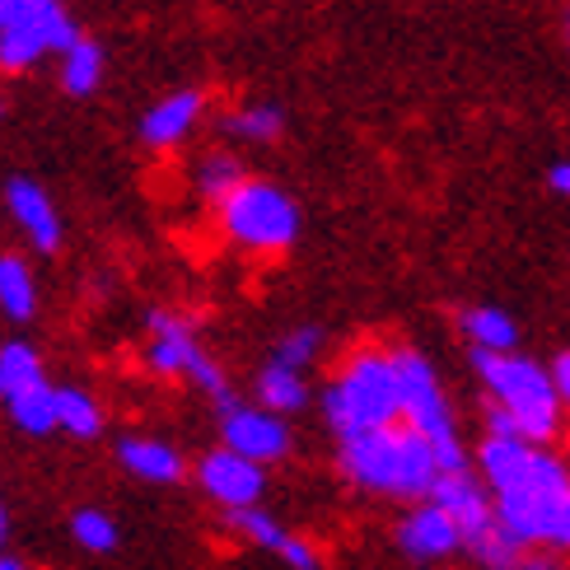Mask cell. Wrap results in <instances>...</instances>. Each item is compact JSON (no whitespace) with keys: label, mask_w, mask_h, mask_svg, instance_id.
Segmentation results:
<instances>
[{"label":"cell","mask_w":570,"mask_h":570,"mask_svg":"<svg viewBox=\"0 0 570 570\" xmlns=\"http://www.w3.org/2000/svg\"><path fill=\"white\" fill-rule=\"evenodd\" d=\"M66 538L76 542V552H85V557H112L122 548V524H117L104 505H80L66 519Z\"/></svg>","instance_id":"obj_23"},{"label":"cell","mask_w":570,"mask_h":570,"mask_svg":"<svg viewBox=\"0 0 570 570\" xmlns=\"http://www.w3.org/2000/svg\"><path fill=\"white\" fill-rule=\"evenodd\" d=\"M529 570H570V566H561V561H552L548 552H533V557H529Z\"/></svg>","instance_id":"obj_32"},{"label":"cell","mask_w":570,"mask_h":570,"mask_svg":"<svg viewBox=\"0 0 570 570\" xmlns=\"http://www.w3.org/2000/svg\"><path fill=\"white\" fill-rule=\"evenodd\" d=\"M38 384H47L42 351L33 342H23V337L0 342V407H6L10 397H19V393L38 389Z\"/></svg>","instance_id":"obj_22"},{"label":"cell","mask_w":570,"mask_h":570,"mask_svg":"<svg viewBox=\"0 0 570 570\" xmlns=\"http://www.w3.org/2000/svg\"><path fill=\"white\" fill-rule=\"evenodd\" d=\"M253 402L291 421L314 402V389H308V374H299L291 365H276V361H263L253 374Z\"/></svg>","instance_id":"obj_17"},{"label":"cell","mask_w":570,"mask_h":570,"mask_svg":"<svg viewBox=\"0 0 570 570\" xmlns=\"http://www.w3.org/2000/svg\"><path fill=\"white\" fill-rule=\"evenodd\" d=\"M10 529H14V524H10V505L0 501V552L10 548Z\"/></svg>","instance_id":"obj_33"},{"label":"cell","mask_w":570,"mask_h":570,"mask_svg":"<svg viewBox=\"0 0 570 570\" xmlns=\"http://www.w3.org/2000/svg\"><path fill=\"white\" fill-rule=\"evenodd\" d=\"M552 384H557V393H561V407L570 412V351H561L557 361H552Z\"/></svg>","instance_id":"obj_29"},{"label":"cell","mask_w":570,"mask_h":570,"mask_svg":"<svg viewBox=\"0 0 570 570\" xmlns=\"http://www.w3.org/2000/svg\"><path fill=\"white\" fill-rule=\"evenodd\" d=\"M57 416H61V435L70 440H99L108 431V412H104V402L94 397L85 384H57Z\"/></svg>","instance_id":"obj_20"},{"label":"cell","mask_w":570,"mask_h":570,"mask_svg":"<svg viewBox=\"0 0 570 570\" xmlns=\"http://www.w3.org/2000/svg\"><path fill=\"white\" fill-rule=\"evenodd\" d=\"M468 365L478 374V384L487 393L482 425L487 435L501 440H529V444H548L561 435V393L552 384V365H538L533 355H487V351H468Z\"/></svg>","instance_id":"obj_2"},{"label":"cell","mask_w":570,"mask_h":570,"mask_svg":"<svg viewBox=\"0 0 570 570\" xmlns=\"http://www.w3.org/2000/svg\"><path fill=\"white\" fill-rule=\"evenodd\" d=\"M216 431H220V444L234 449V454H244L248 463L257 468H276L295 454V431L291 421L257 407V402H244L234 397L229 407L216 412Z\"/></svg>","instance_id":"obj_9"},{"label":"cell","mask_w":570,"mask_h":570,"mask_svg":"<svg viewBox=\"0 0 570 570\" xmlns=\"http://www.w3.org/2000/svg\"><path fill=\"white\" fill-rule=\"evenodd\" d=\"M397 374H402V421L421 440H431L444 472H468L472 459L459 431V412L440 384V370L431 365V355H421L416 346H397Z\"/></svg>","instance_id":"obj_7"},{"label":"cell","mask_w":570,"mask_h":570,"mask_svg":"<svg viewBox=\"0 0 570 570\" xmlns=\"http://www.w3.org/2000/svg\"><path fill=\"white\" fill-rule=\"evenodd\" d=\"M468 557H472V566H478V570H529L533 552H524L501 524H495L478 542H468Z\"/></svg>","instance_id":"obj_28"},{"label":"cell","mask_w":570,"mask_h":570,"mask_svg":"<svg viewBox=\"0 0 570 570\" xmlns=\"http://www.w3.org/2000/svg\"><path fill=\"white\" fill-rule=\"evenodd\" d=\"M225 519V533L234 542H244L253 552H267L276 557L285 570H323V552L314 538L295 533L285 524L281 514H272L267 505H253V510H239V514H220Z\"/></svg>","instance_id":"obj_11"},{"label":"cell","mask_w":570,"mask_h":570,"mask_svg":"<svg viewBox=\"0 0 570 570\" xmlns=\"http://www.w3.org/2000/svg\"><path fill=\"white\" fill-rule=\"evenodd\" d=\"M220 131L229 140H244V146H272L285 136V112L276 104H239L220 117Z\"/></svg>","instance_id":"obj_24"},{"label":"cell","mask_w":570,"mask_h":570,"mask_svg":"<svg viewBox=\"0 0 570 570\" xmlns=\"http://www.w3.org/2000/svg\"><path fill=\"white\" fill-rule=\"evenodd\" d=\"M323 346H327V332H323L318 323H299V327H285L281 337L272 342V355H267V361H276V365H291V370L308 374V370L318 365Z\"/></svg>","instance_id":"obj_27"},{"label":"cell","mask_w":570,"mask_h":570,"mask_svg":"<svg viewBox=\"0 0 570 570\" xmlns=\"http://www.w3.org/2000/svg\"><path fill=\"white\" fill-rule=\"evenodd\" d=\"M431 501L463 529V542H478L482 533H491L495 524H501V519H495L491 491H487V482L478 478V468H468V472H444Z\"/></svg>","instance_id":"obj_15"},{"label":"cell","mask_w":570,"mask_h":570,"mask_svg":"<svg viewBox=\"0 0 570 570\" xmlns=\"http://www.w3.org/2000/svg\"><path fill=\"white\" fill-rule=\"evenodd\" d=\"M244 178H248V174H244V164L234 159L229 150H206V155L193 164V187H197V197H202V202H210V210H216Z\"/></svg>","instance_id":"obj_25"},{"label":"cell","mask_w":570,"mask_h":570,"mask_svg":"<svg viewBox=\"0 0 570 570\" xmlns=\"http://www.w3.org/2000/svg\"><path fill=\"white\" fill-rule=\"evenodd\" d=\"M6 416L10 425L23 435V440H52L61 435V416H57V384L47 379V384L29 389V393H19L6 402Z\"/></svg>","instance_id":"obj_19"},{"label":"cell","mask_w":570,"mask_h":570,"mask_svg":"<svg viewBox=\"0 0 570 570\" xmlns=\"http://www.w3.org/2000/svg\"><path fill=\"white\" fill-rule=\"evenodd\" d=\"M566 47H570V10H566Z\"/></svg>","instance_id":"obj_34"},{"label":"cell","mask_w":570,"mask_h":570,"mask_svg":"<svg viewBox=\"0 0 570 570\" xmlns=\"http://www.w3.org/2000/svg\"><path fill=\"white\" fill-rule=\"evenodd\" d=\"M193 487L206 495L220 514H239L267 501V468L248 463L225 444H210L206 454L193 459Z\"/></svg>","instance_id":"obj_10"},{"label":"cell","mask_w":570,"mask_h":570,"mask_svg":"<svg viewBox=\"0 0 570 570\" xmlns=\"http://www.w3.org/2000/svg\"><path fill=\"white\" fill-rule=\"evenodd\" d=\"M80 42L61 0H0V70L23 76L42 57H61Z\"/></svg>","instance_id":"obj_8"},{"label":"cell","mask_w":570,"mask_h":570,"mask_svg":"<svg viewBox=\"0 0 570 570\" xmlns=\"http://www.w3.org/2000/svg\"><path fill=\"white\" fill-rule=\"evenodd\" d=\"M0 318L10 323L38 318V276L19 253H0Z\"/></svg>","instance_id":"obj_21"},{"label":"cell","mask_w":570,"mask_h":570,"mask_svg":"<svg viewBox=\"0 0 570 570\" xmlns=\"http://www.w3.org/2000/svg\"><path fill=\"white\" fill-rule=\"evenodd\" d=\"M140 365L155 379H169V384H193L202 397L216 402V412L239 397L225 365L202 346L197 323L178 314V308H150L146 314V351H140Z\"/></svg>","instance_id":"obj_5"},{"label":"cell","mask_w":570,"mask_h":570,"mask_svg":"<svg viewBox=\"0 0 570 570\" xmlns=\"http://www.w3.org/2000/svg\"><path fill=\"white\" fill-rule=\"evenodd\" d=\"M6 210H10V220L23 229V239H29L33 253L42 257H52L61 248V210L57 202L47 197V187H38L33 178H10L6 183Z\"/></svg>","instance_id":"obj_14"},{"label":"cell","mask_w":570,"mask_h":570,"mask_svg":"<svg viewBox=\"0 0 570 570\" xmlns=\"http://www.w3.org/2000/svg\"><path fill=\"white\" fill-rule=\"evenodd\" d=\"M299 202L272 178H244L234 193L216 206V229L225 244L253 257H281L299 239Z\"/></svg>","instance_id":"obj_6"},{"label":"cell","mask_w":570,"mask_h":570,"mask_svg":"<svg viewBox=\"0 0 570 570\" xmlns=\"http://www.w3.org/2000/svg\"><path fill=\"white\" fill-rule=\"evenodd\" d=\"M99 85H104V47L89 33H80V42L61 52V89L70 99H89Z\"/></svg>","instance_id":"obj_26"},{"label":"cell","mask_w":570,"mask_h":570,"mask_svg":"<svg viewBox=\"0 0 570 570\" xmlns=\"http://www.w3.org/2000/svg\"><path fill=\"white\" fill-rule=\"evenodd\" d=\"M472 468L491 491L501 529L519 548L570 557V463L557 449L482 435Z\"/></svg>","instance_id":"obj_1"},{"label":"cell","mask_w":570,"mask_h":570,"mask_svg":"<svg viewBox=\"0 0 570 570\" xmlns=\"http://www.w3.org/2000/svg\"><path fill=\"white\" fill-rule=\"evenodd\" d=\"M0 570H33V566H29V557H19V552L6 548V552H0Z\"/></svg>","instance_id":"obj_31"},{"label":"cell","mask_w":570,"mask_h":570,"mask_svg":"<svg viewBox=\"0 0 570 570\" xmlns=\"http://www.w3.org/2000/svg\"><path fill=\"white\" fill-rule=\"evenodd\" d=\"M459 332L468 351H487V355H510L519 351V323L495 304H472L459 314Z\"/></svg>","instance_id":"obj_18"},{"label":"cell","mask_w":570,"mask_h":570,"mask_svg":"<svg viewBox=\"0 0 570 570\" xmlns=\"http://www.w3.org/2000/svg\"><path fill=\"white\" fill-rule=\"evenodd\" d=\"M0 117H6V104H0Z\"/></svg>","instance_id":"obj_35"},{"label":"cell","mask_w":570,"mask_h":570,"mask_svg":"<svg viewBox=\"0 0 570 570\" xmlns=\"http://www.w3.org/2000/svg\"><path fill=\"white\" fill-rule=\"evenodd\" d=\"M548 187H552L557 197H570V159L552 164V169H548Z\"/></svg>","instance_id":"obj_30"},{"label":"cell","mask_w":570,"mask_h":570,"mask_svg":"<svg viewBox=\"0 0 570 570\" xmlns=\"http://www.w3.org/2000/svg\"><path fill=\"white\" fill-rule=\"evenodd\" d=\"M318 412L332 440H355L370 431L402 421V374H397V346H355L342 355V365L318 393Z\"/></svg>","instance_id":"obj_4"},{"label":"cell","mask_w":570,"mask_h":570,"mask_svg":"<svg viewBox=\"0 0 570 570\" xmlns=\"http://www.w3.org/2000/svg\"><path fill=\"white\" fill-rule=\"evenodd\" d=\"M393 548H397L402 561H412V566H444L449 557L468 552V542H463V529L435 501H421V505H407L397 514Z\"/></svg>","instance_id":"obj_12"},{"label":"cell","mask_w":570,"mask_h":570,"mask_svg":"<svg viewBox=\"0 0 570 570\" xmlns=\"http://www.w3.org/2000/svg\"><path fill=\"white\" fill-rule=\"evenodd\" d=\"M332 463H337V478L351 491L374 495V501H402V505L431 501L440 478H444L431 440H421L407 421L342 440Z\"/></svg>","instance_id":"obj_3"},{"label":"cell","mask_w":570,"mask_h":570,"mask_svg":"<svg viewBox=\"0 0 570 570\" xmlns=\"http://www.w3.org/2000/svg\"><path fill=\"white\" fill-rule=\"evenodd\" d=\"M112 459L140 487H183L193 478V463L183 459V449L159 435H117Z\"/></svg>","instance_id":"obj_13"},{"label":"cell","mask_w":570,"mask_h":570,"mask_svg":"<svg viewBox=\"0 0 570 570\" xmlns=\"http://www.w3.org/2000/svg\"><path fill=\"white\" fill-rule=\"evenodd\" d=\"M202 112H206V94L202 89H174L164 94L159 104H150L146 112H140V146L150 150H178L187 136H193L202 127Z\"/></svg>","instance_id":"obj_16"}]
</instances>
